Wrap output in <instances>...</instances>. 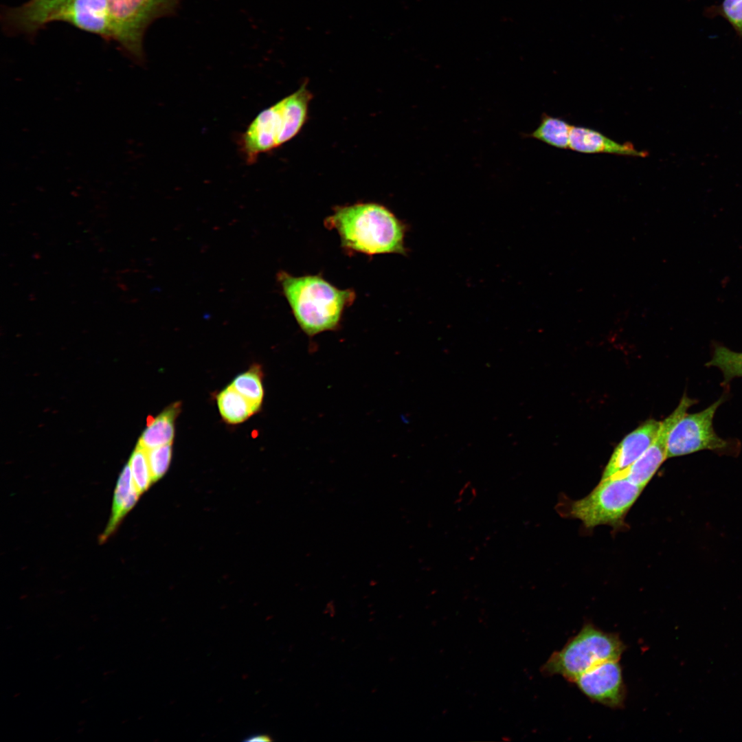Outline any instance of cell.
I'll list each match as a JSON object with an SVG mask.
<instances>
[{
	"label": "cell",
	"mask_w": 742,
	"mask_h": 742,
	"mask_svg": "<svg viewBox=\"0 0 742 742\" xmlns=\"http://www.w3.org/2000/svg\"><path fill=\"white\" fill-rule=\"evenodd\" d=\"M179 403L168 407L158 416L148 421L137 445L148 450L172 444L175 434V420L179 412Z\"/></svg>",
	"instance_id": "cell-14"
},
{
	"label": "cell",
	"mask_w": 742,
	"mask_h": 742,
	"mask_svg": "<svg viewBox=\"0 0 742 742\" xmlns=\"http://www.w3.org/2000/svg\"><path fill=\"white\" fill-rule=\"evenodd\" d=\"M725 395L702 411L687 412L672 429L668 440L666 458L710 450L726 453L732 445L730 440L719 436L713 427V418Z\"/></svg>",
	"instance_id": "cell-8"
},
{
	"label": "cell",
	"mask_w": 742,
	"mask_h": 742,
	"mask_svg": "<svg viewBox=\"0 0 742 742\" xmlns=\"http://www.w3.org/2000/svg\"><path fill=\"white\" fill-rule=\"evenodd\" d=\"M142 493L134 484L129 464L123 468L115 486L110 520L99 539L102 543L115 531L123 518L137 503Z\"/></svg>",
	"instance_id": "cell-13"
},
{
	"label": "cell",
	"mask_w": 742,
	"mask_h": 742,
	"mask_svg": "<svg viewBox=\"0 0 742 742\" xmlns=\"http://www.w3.org/2000/svg\"><path fill=\"white\" fill-rule=\"evenodd\" d=\"M57 21L112 39L106 0H30L7 9L3 15L4 27L10 33L34 34Z\"/></svg>",
	"instance_id": "cell-3"
},
{
	"label": "cell",
	"mask_w": 742,
	"mask_h": 742,
	"mask_svg": "<svg viewBox=\"0 0 742 742\" xmlns=\"http://www.w3.org/2000/svg\"><path fill=\"white\" fill-rule=\"evenodd\" d=\"M238 392L257 407H260L263 398V387L260 374L255 370H249L236 376L230 384Z\"/></svg>",
	"instance_id": "cell-18"
},
{
	"label": "cell",
	"mask_w": 742,
	"mask_h": 742,
	"mask_svg": "<svg viewBox=\"0 0 742 742\" xmlns=\"http://www.w3.org/2000/svg\"><path fill=\"white\" fill-rule=\"evenodd\" d=\"M128 464L131 470L134 484L137 490L142 493L154 482L146 450L137 445L130 458Z\"/></svg>",
	"instance_id": "cell-19"
},
{
	"label": "cell",
	"mask_w": 742,
	"mask_h": 742,
	"mask_svg": "<svg viewBox=\"0 0 742 742\" xmlns=\"http://www.w3.org/2000/svg\"><path fill=\"white\" fill-rule=\"evenodd\" d=\"M475 495V490L471 484H466L459 493L457 502L463 506L469 505L472 502Z\"/></svg>",
	"instance_id": "cell-22"
},
{
	"label": "cell",
	"mask_w": 742,
	"mask_h": 742,
	"mask_svg": "<svg viewBox=\"0 0 742 742\" xmlns=\"http://www.w3.org/2000/svg\"><path fill=\"white\" fill-rule=\"evenodd\" d=\"M217 404L222 418L229 424L246 420L259 409L230 385L219 393Z\"/></svg>",
	"instance_id": "cell-16"
},
{
	"label": "cell",
	"mask_w": 742,
	"mask_h": 742,
	"mask_svg": "<svg viewBox=\"0 0 742 742\" xmlns=\"http://www.w3.org/2000/svg\"><path fill=\"white\" fill-rule=\"evenodd\" d=\"M272 739L267 734H255L246 738L245 741H271Z\"/></svg>",
	"instance_id": "cell-23"
},
{
	"label": "cell",
	"mask_w": 742,
	"mask_h": 742,
	"mask_svg": "<svg viewBox=\"0 0 742 742\" xmlns=\"http://www.w3.org/2000/svg\"><path fill=\"white\" fill-rule=\"evenodd\" d=\"M697 402L684 394L675 410L661 421L657 435L649 448L629 467L612 475L627 478L644 488L667 459V444L672 429Z\"/></svg>",
	"instance_id": "cell-9"
},
{
	"label": "cell",
	"mask_w": 742,
	"mask_h": 742,
	"mask_svg": "<svg viewBox=\"0 0 742 742\" xmlns=\"http://www.w3.org/2000/svg\"><path fill=\"white\" fill-rule=\"evenodd\" d=\"M569 149L581 153L633 157H646L649 155L647 151L636 149L631 142L621 144L594 129L573 125L570 133Z\"/></svg>",
	"instance_id": "cell-12"
},
{
	"label": "cell",
	"mask_w": 742,
	"mask_h": 742,
	"mask_svg": "<svg viewBox=\"0 0 742 742\" xmlns=\"http://www.w3.org/2000/svg\"><path fill=\"white\" fill-rule=\"evenodd\" d=\"M710 10L712 15L723 16L742 37V0H723L719 6Z\"/></svg>",
	"instance_id": "cell-21"
},
{
	"label": "cell",
	"mask_w": 742,
	"mask_h": 742,
	"mask_svg": "<svg viewBox=\"0 0 742 742\" xmlns=\"http://www.w3.org/2000/svg\"><path fill=\"white\" fill-rule=\"evenodd\" d=\"M277 278L297 324L309 336L336 329L355 299L352 289H339L318 275L295 277L281 271Z\"/></svg>",
	"instance_id": "cell-2"
},
{
	"label": "cell",
	"mask_w": 742,
	"mask_h": 742,
	"mask_svg": "<svg viewBox=\"0 0 742 742\" xmlns=\"http://www.w3.org/2000/svg\"><path fill=\"white\" fill-rule=\"evenodd\" d=\"M112 40L128 55L142 60L143 36L156 19L170 13L178 0H106Z\"/></svg>",
	"instance_id": "cell-7"
},
{
	"label": "cell",
	"mask_w": 742,
	"mask_h": 742,
	"mask_svg": "<svg viewBox=\"0 0 742 742\" xmlns=\"http://www.w3.org/2000/svg\"><path fill=\"white\" fill-rule=\"evenodd\" d=\"M661 421L649 419L627 435L615 448L601 480L621 471L638 460L656 438Z\"/></svg>",
	"instance_id": "cell-11"
},
{
	"label": "cell",
	"mask_w": 742,
	"mask_h": 742,
	"mask_svg": "<svg viewBox=\"0 0 742 742\" xmlns=\"http://www.w3.org/2000/svg\"><path fill=\"white\" fill-rule=\"evenodd\" d=\"M706 366L719 368L723 376V384L726 385L734 378L742 377V352L716 346L711 359Z\"/></svg>",
	"instance_id": "cell-17"
},
{
	"label": "cell",
	"mask_w": 742,
	"mask_h": 742,
	"mask_svg": "<svg viewBox=\"0 0 742 742\" xmlns=\"http://www.w3.org/2000/svg\"><path fill=\"white\" fill-rule=\"evenodd\" d=\"M625 645L615 633L606 632L590 622L585 624L542 666L543 675H561L570 682L594 666L610 660H620Z\"/></svg>",
	"instance_id": "cell-5"
},
{
	"label": "cell",
	"mask_w": 742,
	"mask_h": 742,
	"mask_svg": "<svg viewBox=\"0 0 742 742\" xmlns=\"http://www.w3.org/2000/svg\"><path fill=\"white\" fill-rule=\"evenodd\" d=\"M311 98L304 84L254 118L238 140L247 164H254L260 155L280 147L299 133L306 120Z\"/></svg>",
	"instance_id": "cell-4"
},
{
	"label": "cell",
	"mask_w": 742,
	"mask_h": 742,
	"mask_svg": "<svg viewBox=\"0 0 742 742\" xmlns=\"http://www.w3.org/2000/svg\"><path fill=\"white\" fill-rule=\"evenodd\" d=\"M324 224L337 232L344 248L368 255L406 254L405 225L381 205L363 203L337 207Z\"/></svg>",
	"instance_id": "cell-1"
},
{
	"label": "cell",
	"mask_w": 742,
	"mask_h": 742,
	"mask_svg": "<svg viewBox=\"0 0 742 742\" xmlns=\"http://www.w3.org/2000/svg\"><path fill=\"white\" fill-rule=\"evenodd\" d=\"M594 702L611 708H622L627 690L619 660H610L589 668L573 682Z\"/></svg>",
	"instance_id": "cell-10"
},
{
	"label": "cell",
	"mask_w": 742,
	"mask_h": 742,
	"mask_svg": "<svg viewBox=\"0 0 742 742\" xmlns=\"http://www.w3.org/2000/svg\"><path fill=\"white\" fill-rule=\"evenodd\" d=\"M571 128L572 125L565 120L543 113L537 127L529 133H523L522 136L541 141L556 148L569 149Z\"/></svg>",
	"instance_id": "cell-15"
},
{
	"label": "cell",
	"mask_w": 742,
	"mask_h": 742,
	"mask_svg": "<svg viewBox=\"0 0 742 742\" xmlns=\"http://www.w3.org/2000/svg\"><path fill=\"white\" fill-rule=\"evenodd\" d=\"M643 489L627 478L611 475L600 480L585 497L572 502L569 515L587 528L599 525L620 528Z\"/></svg>",
	"instance_id": "cell-6"
},
{
	"label": "cell",
	"mask_w": 742,
	"mask_h": 742,
	"mask_svg": "<svg viewBox=\"0 0 742 742\" xmlns=\"http://www.w3.org/2000/svg\"><path fill=\"white\" fill-rule=\"evenodd\" d=\"M153 481L161 478L167 471L172 456V444L146 450Z\"/></svg>",
	"instance_id": "cell-20"
}]
</instances>
